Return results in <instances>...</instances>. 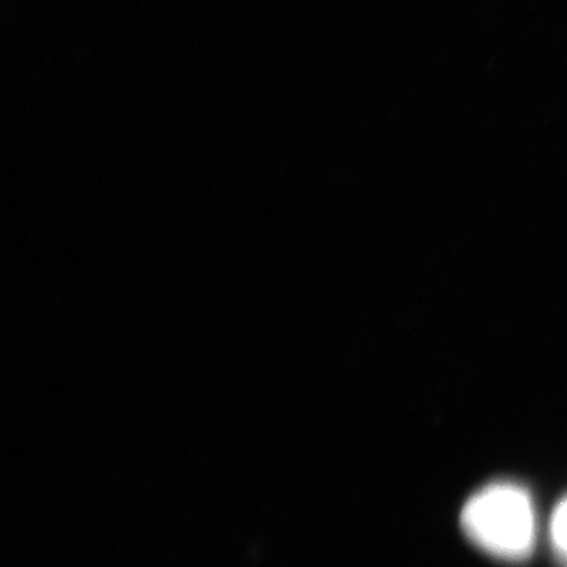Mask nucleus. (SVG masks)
<instances>
[{
    "label": "nucleus",
    "mask_w": 567,
    "mask_h": 567,
    "mask_svg": "<svg viewBox=\"0 0 567 567\" xmlns=\"http://www.w3.org/2000/svg\"><path fill=\"white\" fill-rule=\"evenodd\" d=\"M462 524L466 536L494 557L518 561L535 546L532 499L514 484H494L477 492L466 503Z\"/></svg>",
    "instance_id": "obj_1"
}]
</instances>
